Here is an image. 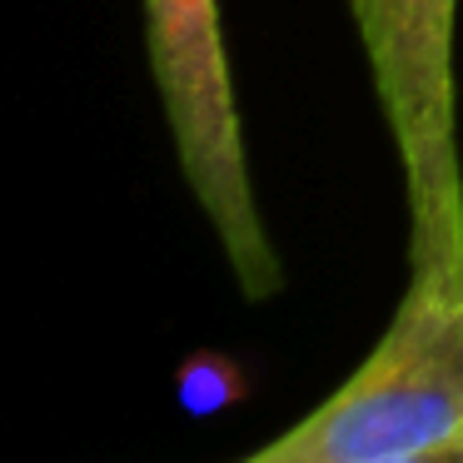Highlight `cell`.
I'll use <instances>...</instances> for the list:
<instances>
[{
    "label": "cell",
    "mask_w": 463,
    "mask_h": 463,
    "mask_svg": "<svg viewBox=\"0 0 463 463\" xmlns=\"http://www.w3.org/2000/svg\"><path fill=\"white\" fill-rule=\"evenodd\" d=\"M463 433V274L409 269L373 354L240 463H399Z\"/></svg>",
    "instance_id": "6da1fadb"
},
{
    "label": "cell",
    "mask_w": 463,
    "mask_h": 463,
    "mask_svg": "<svg viewBox=\"0 0 463 463\" xmlns=\"http://www.w3.org/2000/svg\"><path fill=\"white\" fill-rule=\"evenodd\" d=\"M145 51L190 200L210 220L240 294L269 299L284 289V264L254 200L220 0H145Z\"/></svg>",
    "instance_id": "7a4b0ae2"
},
{
    "label": "cell",
    "mask_w": 463,
    "mask_h": 463,
    "mask_svg": "<svg viewBox=\"0 0 463 463\" xmlns=\"http://www.w3.org/2000/svg\"><path fill=\"white\" fill-rule=\"evenodd\" d=\"M409 204V269L463 274V160L453 100L458 0H349Z\"/></svg>",
    "instance_id": "3957f363"
},
{
    "label": "cell",
    "mask_w": 463,
    "mask_h": 463,
    "mask_svg": "<svg viewBox=\"0 0 463 463\" xmlns=\"http://www.w3.org/2000/svg\"><path fill=\"white\" fill-rule=\"evenodd\" d=\"M399 463H463V433H458V439H449V443H439V449H429V453L399 458Z\"/></svg>",
    "instance_id": "277c9868"
}]
</instances>
